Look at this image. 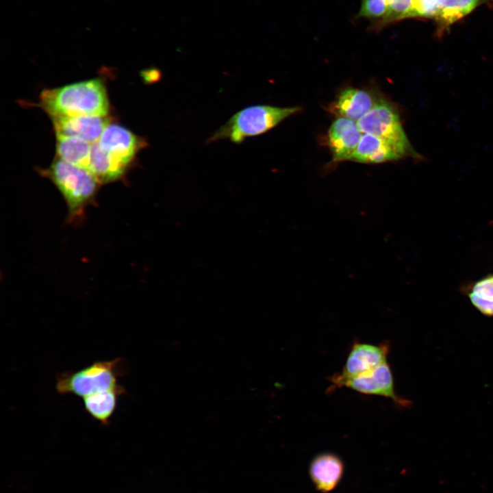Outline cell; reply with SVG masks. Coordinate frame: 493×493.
<instances>
[{
	"instance_id": "cell-1",
	"label": "cell",
	"mask_w": 493,
	"mask_h": 493,
	"mask_svg": "<svg viewBox=\"0 0 493 493\" xmlns=\"http://www.w3.org/2000/svg\"><path fill=\"white\" fill-rule=\"evenodd\" d=\"M39 100L50 116H108L110 111L106 88L99 78L45 89Z\"/></svg>"
},
{
	"instance_id": "cell-2",
	"label": "cell",
	"mask_w": 493,
	"mask_h": 493,
	"mask_svg": "<svg viewBox=\"0 0 493 493\" xmlns=\"http://www.w3.org/2000/svg\"><path fill=\"white\" fill-rule=\"evenodd\" d=\"M40 174L51 180L61 193L67 207L66 221L79 225L86 210L96 203L101 184L87 169L71 164L58 157L50 166L39 169Z\"/></svg>"
},
{
	"instance_id": "cell-3",
	"label": "cell",
	"mask_w": 493,
	"mask_h": 493,
	"mask_svg": "<svg viewBox=\"0 0 493 493\" xmlns=\"http://www.w3.org/2000/svg\"><path fill=\"white\" fill-rule=\"evenodd\" d=\"M122 357L96 361L76 371H65L55 375V390L61 395L73 394L83 399L112 390L124 388L118 377L127 372Z\"/></svg>"
},
{
	"instance_id": "cell-4",
	"label": "cell",
	"mask_w": 493,
	"mask_h": 493,
	"mask_svg": "<svg viewBox=\"0 0 493 493\" xmlns=\"http://www.w3.org/2000/svg\"><path fill=\"white\" fill-rule=\"evenodd\" d=\"M301 110L299 107L281 108L270 105H255L244 108L216 129L207 139L206 143L228 139L234 144H241L247 138L260 136L270 131Z\"/></svg>"
},
{
	"instance_id": "cell-5",
	"label": "cell",
	"mask_w": 493,
	"mask_h": 493,
	"mask_svg": "<svg viewBox=\"0 0 493 493\" xmlns=\"http://www.w3.org/2000/svg\"><path fill=\"white\" fill-rule=\"evenodd\" d=\"M357 123L362 133L380 138L401 157L417 155L402 127L397 110L388 101L379 99Z\"/></svg>"
},
{
	"instance_id": "cell-6",
	"label": "cell",
	"mask_w": 493,
	"mask_h": 493,
	"mask_svg": "<svg viewBox=\"0 0 493 493\" xmlns=\"http://www.w3.org/2000/svg\"><path fill=\"white\" fill-rule=\"evenodd\" d=\"M333 388L346 387L358 392L390 399L401 407H408L411 401L398 395L394 378L388 362L372 371L352 378L331 382Z\"/></svg>"
},
{
	"instance_id": "cell-7",
	"label": "cell",
	"mask_w": 493,
	"mask_h": 493,
	"mask_svg": "<svg viewBox=\"0 0 493 493\" xmlns=\"http://www.w3.org/2000/svg\"><path fill=\"white\" fill-rule=\"evenodd\" d=\"M98 143L103 151L129 168L134 164L138 152L148 146L146 138L111 123L104 129Z\"/></svg>"
},
{
	"instance_id": "cell-8",
	"label": "cell",
	"mask_w": 493,
	"mask_h": 493,
	"mask_svg": "<svg viewBox=\"0 0 493 493\" xmlns=\"http://www.w3.org/2000/svg\"><path fill=\"white\" fill-rule=\"evenodd\" d=\"M389 344L355 342L353 344L340 372L333 375L331 382L352 378L372 371L388 362Z\"/></svg>"
},
{
	"instance_id": "cell-9",
	"label": "cell",
	"mask_w": 493,
	"mask_h": 493,
	"mask_svg": "<svg viewBox=\"0 0 493 493\" xmlns=\"http://www.w3.org/2000/svg\"><path fill=\"white\" fill-rule=\"evenodd\" d=\"M56 135L74 136L90 144L97 142L112 118L108 116H50Z\"/></svg>"
},
{
	"instance_id": "cell-10",
	"label": "cell",
	"mask_w": 493,
	"mask_h": 493,
	"mask_svg": "<svg viewBox=\"0 0 493 493\" xmlns=\"http://www.w3.org/2000/svg\"><path fill=\"white\" fill-rule=\"evenodd\" d=\"M362 135L356 121L344 117L334 121L328 131V145L333 161L350 160Z\"/></svg>"
},
{
	"instance_id": "cell-11",
	"label": "cell",
	"mask_w": 493,
	"mask_h": 493,
	"mask_svg": "<svg viewBox=\"0 0 493 493\" xmlns=\"http://www.w3.org/2000/svg\"><path fill=\"white\" fill-rule=\"evenodd\" d=\"M378 101L366 90L348 88L339 94L329 110L340 116L339 117L357 121L368 113Z\"/></svg>"
},
{
	"instance_id": "cell-12",
	"label": "cell",
	"mask_w": 493,
	"mask_h": 493,
	"mask_svg": "<svg viewBox=\"0 0 493 493\" xmlns=\"http://www.w3.org/2000/svg\"><path fill=\"white\" fill-rule=\"evenodd\" d=\"M493 0H438L433 19L438 36H442L457 22L461 21L477 8Z\"/></svg>"
},
{
	"instance_id": "cell-13",
	"label": "cell",
	"mask_w": 493,
	"mask_h": 493,
	"mask_svg": "<svg viewBox=\"0 0 493 493\" xmlns=\"http://www.w3.org/2000/svg\"><path fill=\"white\" fill-rule=\"evenodd\" d=\"M341 459L331 453H322L312 462L309 474L313 483L320 491L327 492L338 484L343 473Z\"/></svg>"
},
{
	"instance_id": "cell-14",
	"label": "cell",
	"mask_w": 493,
	"mask_h": 493,
	"mask_svg": "<svg viewBox=\"0 0 493 493\" xmlns=\"http://www.w3.org/2000/svg\"><path fill=\"white\" fill-rule=\"evenodd\" d=\"M129 168L103 151L98 141L92 144L88 170L101 184L121 180Z\"/></svg>"
},
{
	"instance_id": "cell-15",
	"label": "cell",
	"mask_w": 493,
	"mask_h": 493,
	"mask_svg": "<svg viewBox=\"0 0 493 493\" xmlns=\"http://www.w3.org/2000/svg\"><path fill=\"white\" fill-rule=\"evenodd\" d=\"M400 158L401 157L384 140L370 134H363L350 160L379 164Z\"/></svg>"
},
{
	"instance_id": "cell-16",
	"label": "cell",
	"mask_w": 493,
	"mask_h": 493,
	"mask_svg": "<svg viewBox=\"0 0 493 493\" xmlns=\"http://www.w3.org/2000/svg\"><path fill=\"white\" fill-rule=\"evenodd\" d=\"M125 393L124 388L87 396L82 399L84 409L93 420L103 426L109 425L119 397Z\"/></svg>"
},
{
	"instance_id": "cell-17",
	"label": "cell",
	"mask_w": 493,
	"mask_h": 493,
	"mask_svg": "<svg viewBox=\"0 0 493 493\" xmlns=\"http://www.w3.org/2000/svg\"><path fill=\"white\" fill-rule=\"evenodd\" d=\"M92 144L74 136L56 135V157L88 170Z\"/></svg>"
},
{
	"instance_id": "cell-18",
	"label": "cell",
	"mask_w": 493,
	"mask_h": 493,
	"mask_svg": "<svg viewBox=\"0 0 493 493\" xmlns=\"http://www.w3.org/2000/svg\"><path fill=\"white\" fill-rule=\"evenodd\" d=\"M462 290L479 312L493 316V274L466 284Z\"/></svg>"
},
{
	"instance_id": "cell-19",
	"label": "cell",
	"mask_w": 493,
	"mask_h": 493,
	"mask_svg": "<svg viewBox=\"0 0 493 493\" xmlns=\"http://www.w3.org/2000/svg\"><path fill=\"white\" fill-rule=\"evenodd\" d=\"M414 17V0H388L385 15L370 27L379 31L396 22Z\"/></svg>"
},
{
	"instance_id": "cell-20",
	"label": "cell",
	"mask_w": 493,
	"mask_h": 493,
	"mask_svg": "<svg viewBox=\"0 0 493 493\" xmlns=\"http://www.w3.org/2000/svg\"><path fill=\"white\" fill-rule=\"evenodd\" d=\"M360 8L357 18H364L372 21V23L379 21L385 14L388 8V0H360Z\"/></svg>"
},
{
	"instance_id": "cell-21",
	"label": "cell",
	"mask_w": 493,
	"mask_h": 493,
	"mask_svg": "<svg viewBox=\"0 0 493 493\" xmlns=\"http://www.w3.org/2000/svg\"><path fill=\"white\" fill-rule=\"evenodd\" d=\"M438 0H414L415 18H433Z\"/></svg>"
},
{
	"instance_id": "cell-22",
	"label": "cell",
	"mask_w": 493,
	"mask_h": 493,
	"mask_svg": "<svg viewBox=\"0 0 493 493\" xmlns=\"http://www.w3.org/2000/svg\"><path fill=\"white\" fill-rule=\"evenodd\" d=\"M160 77V73L158 70L154 68L149 69L143 72V77L146 81L153 82L157 81Z\"/></svg>"
}]
</instances>
